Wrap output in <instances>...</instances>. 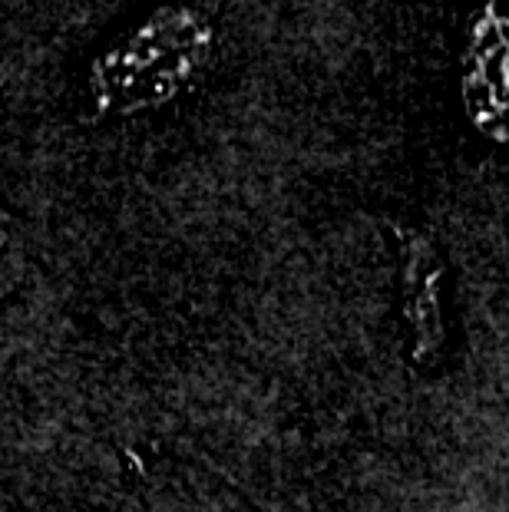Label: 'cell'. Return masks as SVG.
Returning <instances> with one entry per match:
<instances>
[{
    "instance_id": "cell-1",
    "label": "cell",
    "mask_w": 509,
    "mask_h": 512,
    "mask_svg": "<svg viewBox=\"0 0 509 512\" xmlns=\"http://www.w3.org/2000/svg\"><path fill=\"white\" fill-rule=\"evenodd\" d=\"M17 268H20V258H17V242L10 238V232L0 225V294L10 291L17 285Z\"/></svg>"
}]
</instances>
